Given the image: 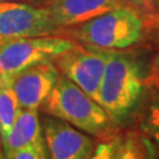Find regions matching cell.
<instances>
[{"label": "cell", "instance_id": "1", "mask_svg": "<svg viewBox=\"0 0 159 159\" xmlns=\"http://www.w3.org/2000/svg\"><path fill=\"white\" fill-rule=\"evenodd\" d=\"M146 72L140 60L121 50H106L97 102L117 127L125 126L143 106Z\"/></svg>", "mask_w": 159, "mask_h": 159}, {"label": "cell", "instance_id": "2", "mask_svg": "<svg viewBox=\"0 0 159 159\" xmlns=\"http://www.w3.org/2000/svg\"><path fill=\"white\" fill-rule=\"evenodd\" d=\"M39 108L47 116L64 120L89 136L102 140L116 136L117 126L105 110L63 74H59L50 96Z\"/></svg>", "mask_w": 159, "mask_h": 159}, {"label": "cell", "instance_id": "3", "mask_svg": "<svg viewBox=\"0 0 159 159\" xmlns=\"http://www.w3.org/2000/svg\"><path fill=\"white\" fill-rule=\"evenodd\" d=\"M145 24L133 8L119 5L89 21L70 27L67 33L85 45L125 50L143 38Z\"/></svg>", "mask_w": 159, "mask_h": 159}, {"label": "cell", "instance_id": "4", "mask_svg": "<svg viewBox=\"0 0 159 159\" xmlns=\"http://www.w3.org/2000/svg\"><path fill=\"white\" fill-rule=\"evenodd\" d=\"M75 45L61 35L8 40L0 44V77H13L34 64L53 60Z\"/></svg>", "mask_w": 159, "mask_h": 159}, {"label": "cell", "instance_id": "5", "mask_svg": "<svg viewBox=\"0 0 159 159\" xmlns=\"http://www.w3.org/2000/svg\"><path fill=\"white\" fill-rule=\"evenodd\" d=\"M46 7L24 2H0V44L8 40L61 35Z\"/></svg>", "mask_w": 159, "mask_h": 159}, {"label": "cell", "instance_id": "6", "mask_svg": "<svg viewBox=\"0 0 159 159\" xmlns=\"http://www.w3.org/2000/svg\"><path fill=\"white\" fill-rule=\"evenodd\" d=\"M52 61L59 73L65 75L97 102L106 61V48L75 44Z\"/></svg>", "mask_w": 159, "mask_h": 159}, {"label": "cell", "instance_id": "7", "mask_svg": "<svg viewBox=\"0 0 159 159\" xmlns=\"http://www.w3.org/2000/svg\"><path fill=\"white\" fill-rule=\"evenodd\" d=\"M41 121L48 159H89L94 150V142L85 132L51 116Z\"/></svg>", "mask_w": 159, "mask_h": 159}, {"label": "cell", "instance_id": "8", "mask_svg": "<svg viewBox=\"0 0 159 159\" xmlns=\"http://www.w3.org/2000/svg\"><path fill=\"white\" fill-rule=\"evenodd\" d=\"M59 74L53 61L45 60L13 75L12 86L20 107L38 110L50 96Z\"/></svg>", "mask_w": 159, "mask_h": 159}, {"label": "cell", "instance_id": "9", "mask_svg": "<svg viewBox=\"0 0 159 159\" xmlns=\"http://www.w3.org/2000/svg\"><path fill=\"white\" fill-rule=\"evenodd\" d=\"M121 5L120 0H51L46 8L60 29L73 27Z\"/></svg>", "mask_w": 159, "mask_h": 159}, {"label": "cell", "instance_id": "10", "mask_svg": "<svg viewBox=\"0 0 159 159\" xmlns=\"http://www.w3.org/2000/svg\"><path fill=\"white\" fill-rule=\"evenodd\" d=\"M0 140L6 158L26 146L46 145L38 110L21 108L11 129Z\"/></svg>", "mask_w": 159, "mask_h": 159}, {"label": "cell", "instance_id": "11", "mask_svg": "<svg viewBox=\"0 0 159 159\" xmlns=\"http://www.w3.org/2000/svg\"><path fill=\"white\" fill-rule=\"evenodd\" d=\"M12 80L13 77H0V139L6 136L21 110Z\"/></svg>", "mask_w": 159, "mask_h": 159}, {"label": "cell", "instance_id": "12", "mask_svg": "<svg viewBox=\"0 0 159 159\" xmlns=\"http://www.w3.org/2000/svg\"><path fill=\"white\" fill-rule=\"evenodd\" d=\"M154 144L140 131H130L123 137L117 159H156Z\"/></svg>", "mask_w": 159, "mask_h": 159}, {"label": "cell", "instance_id": "13", "mask_svg": "<svg viewBox=\"0 0 159 159\" xmlns=\"http://www.w3.org/2000/svg\"><path fill=\"white\" fill-rule=\"evenodd\" d=\"M140 119L139 131L159 146V92L156 93L148 100L145 107H140Z\"/></svg>", "mask_w": 159, "mask_h": 159}, {"label": "cell", "instance_id": "14", "mask_svg": "<svg viewBox=\"0 0 159 159\" xmlns=\"http://www.w3.org/2000/svg\"><path fill=\"white\" fill-rule=\"evenodd\" d=\"M123 142L121 136H113L97 145L89 159H117Z\"/></svg>", "mask_w": 159, "mask_h": 159}, {"label": "cell", "instance_id": "15", "mask_svg": "<svg viewBox=\"0 0 159 159\" xmlns=\"http://www.w3.org/2000/svg\"><path fill=\"white\" fill-rule=\"evenodd\" d=\"M6 159H48L46 145L43 146H26L8 156Z\"/></svg>", "mask_w": 159, "mask_h": 159}, {"label": "cell", "instance_id": "16", "mask_svg": "<svg viewBox=\"0 0 159 159\" xmlns=\"http://www.w3.org/2000/svg\"><path fill=\"white\" fill-rule=\"evenodd\" d=\"M24 2V4H30L33 6H39V7H46L47 4L51 0H0V2Z\"/></svg>", "mask_w": 159, "mask_h": 159}, {"label": "cell", "instance_id": "17", "mask_svg": "<svg viewBox=\"0 0 159 159\" xmlns=\"http://www.w3.org/2000/svg\"><path fill=\"white\" fill-rule=\"evenodd\" d=\"M154 66H156V70H157V72L159 74V53L157 54L156 59H154Z\"/></svg>", "mask_w": 159, "mask_h": 159}, {"label": "cell", "instance_id": "18", "mask_svg": "<svg viewBox=\"0 0 159 159\" xmlns=\"http://www.w3.org/2000/svg\"><path fill=\"white\" fill-rule=\"evenodd\" d=\"M151 1L153 2L154 7H156V8H157V10L159 11V0H151Z\"/></svg>", "mask_w": 159, "mask_h": 159}, {"label": "cell", "instance_id": "19", "mask_svg": "<svg viewBox=\"0 0 159 159\" xmlns=\"http://www.w3.org/2000/svg\"><path fill=\"white\" fill-rule=\"evenodd\" d=\"M0 159H2V153H1V148H0Z\"/></svg>", "mask_w": 159, "mask_h": 159}, {"label": "cell", "instance_id": "20", "mask_svg": "<svg viewBox=\"0 0 159 159\" xmlns=\"http://www.w3.org/2000/svg\"><path fill=\"white\" fill-rule=\"evenodd\" d=\"M156 159H159V156H157V158H156Z\"/></svg>", "mask_w": 159, "mask_h": 159}]
</instances>
